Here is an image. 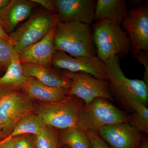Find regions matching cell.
<instances>
[{
	"instance_id": "6da1fadb",
	"label": "cell",
	"mask_w": 148,
	"mask_h": 148,
	"mask_svg": "<svg viewBox=\"0 0 148 148\" xmlns=\"http://www.w3.org/2000/svg\"><path fill=\"white\" fill-rule=\"evenodd\" d=\"M105 64L107 81L112 97L133 111L139 103L147 106L148 84L143 80L126 77L121 68L119 58L117 56H114Z\"/></svg>"
},
{
	"instance_id": "7a4b0ae2",
	"label": "cell",
	"mask_w": 148,
	"mask_h": 148,
	"mask_svg": "<svg viewBox=\"0 0 148 148\" xmlns=\"http://www.w3.org/2000/svg\"><path fill=\"white\" fill-rule=\"evenodd\" d=\"M54 48L72 57L95 56L92 29L90 25L77 22H61L56 25Z\"/></svg>"
},
{
	"instance_id": "3957f363",
	"label": "cell",
	"mask_w": 148,
	"mask_h": 148,
	"mask_svg": "<svg viewBox=\"0 0 148 148\" xmlns=\"http://www.w3.org/2000/svg\"><path fill=\"white\" fill-rule=\"evenodd\" d=\"M92 39L98 57L106 63L114 57L124 58L131 50L126 32L119 25L107 19L98 20L92 24Z\"/></svg>"
},
{
	"instance_id": "277c9868",
	"label": "cell",
	"mask_w": 148,
	"mask_h": 148,
	"mask_svg": "<svg viewBox=\"0 0 148 148\" xmlns=\"http://www.w3.org/2000/svg\"><path fill=\"white\" fill-rule=\"evenodd\" d=\"M129 115L108 100L96 98L80 111L76 127L85 132L98 134L103 127L128 123Z\"/></svg>"
},
{
	"instance_id": "5b68a950",
	"label": "cell",
	"mask_w": 148,
	"mask_h": 148,
	"mask_svg": "<svg viewBox=\"0 0 148 148\" xmlns=\"http://www.w3.org/2000/svg\"><path fill=\"white\" fill-rule=\"evenodd\" d=\"M84 105L80 98L69 95L62 101L40 103L36 114L46 125L64 130L76 127L80 111Z\"/></svg>"
},
{
	"instance_id": "8992f818",
	"label": "cell",
	"mask_w": 148,
	"mask_h": 148,
	"mask_svg": "<svg viewBox=\"0 0 148 148\" xmlns=\"http://www.w3.org/2000/svg\"><path fill=\"white\" fill-rule=\"evenodd\" d=\"M59 20L57 14L40 10L35 12L9 36L19 54L22 50L42 39Z\"/></svg>"
},
{
	"instance_id": "52a82bcc",
	"label": "cell",
	"mask_w": 148,
	"mask_h": 148,
	"mask_svg": "<svg viewBox=\"0 0 148 148\" xmlns=\"http://www.w3.org/2000/svg\"><path fill=\"white\" fill-rule=\"evenodd\" d=\"M63 73L71 82L68 95L76 96L82 100L84 104L90 103L96 98L113 101L108 81L99 79L84 72L72 73L65 71Z\"/></svg>"
},
{
	"instance_id": "ba28073f",
	"label": "cell",
	"mask_w": 148,
	"mask_h": 148,
	"mask_svg": "<svg viewBox=\"0 0 148 148\" xmlns=\"http://www.w3.org/2000/svg\"><path fill=\"white\" fill-rule=\"evenodd\" d=\"M35 108L32 100L16 92H8L0 103V130L6 137L21 118L32 113Z\"/></svg>"
},
{
	"instance_id": "9c48e42d",
	"label": "cell",
	"mask_w": 148,
	"mask_h": 148,
	"mask_svg": "<svg viewBox=\"0 0 148 148\" xmlns=\"http://www.w3.org/2000/svg\"><path fill=\"white\" fill-rule=\"evenodd\" d=\"M128 35L132 54L148 51V8L145 5L131 9L121 24Z\"/></svg>"
},
{
	"instance_id": "30bf717a",
	"label": "cell",
	"mask_w": 148,
	"mask_h": 148,
	"mask_svg": "<svg viewBox=\"0 0 148 148\" xmlns=\"http://www.w3.org/2000/svg\"><path fill=\"white\" fill-rule=\"evenodd\" d=\"M51 65L56 69L72 72H84L99 79L107 80L106 64L98 56L72 57L64 51H55Z\"/></svg>"
},
{
	"instance_id": "8fae6325",
	"label": "cell",
	"mask_w": 148,
	"mask_h": 148,
	"mask_svg": "<svg viewBox=\"0 0 148 148\" xmlns=\"http://www.w3.org/2000/svg\"><path fill=\"white\" fill-rule=\"evenodd\" d=\"M59 21L77 22L90 25L94 21L96 1L51 0Z\"/></svg>"
},
{
	"instance_id": "7c38bea8",
	"label": "cell",
	"mask_w": 148,
	"mask_h": 148,
	"mask_svg": "<svg viewBox=\"0 0 148 148\" xmlns=\"http://www.w3.org/2000/svg\"><path fill=\"white\" fill-rule=\"evenodd\" d=\"M98 135L112 148H139L144 138L128 123L107 125Z\"/></svg>"
},
{
	"instance_id": "4fadbf2b",
	"label": "cell",
	"mask_w": 148,
	"mask_h": 148,
	"mask_svg": "<svg viewBox=\"0 0 148 148\" xmlns=\"http://www.w3.org/2000/svg\"><path fill=\"white\" fill-rule=\"evenodd\" d=\"M56 24L42 39L24 49L19 53L18 58L21 64H36L51 68L52 57L55 51L53 36Z\"/></svg>"
},
{
	"instance_id": "5bb4252c",
	"label": "cell",
	"mask_w": 148,
	"mask_h": 148,
	"mask_svg": "<svg viewBox=\"0 0 148 148\" xmlns=\"http://www.w3.org/2000/svg\"><path fill=\"white\" fill-rule=\"evenodd\" d=\"M37 4L26 0H12L0 10V23L5 32L9 35L18 24L27 20Z\"/></svg>"
},
{
	"instance_id": "9a60e30c",
	"label": "cell",
	"mask_w": 148,
	"mask_h": 148,
	"mask_svg": "<svg viewBox=\"0 0 148 148\" xmlns=\"http://www.w3.org/2000/svg\"><path fill=\"white\" fill-rule=\"evenodd\" d=\"M21 64L26 76L35 79L47 86L62 88L69 92L71 82L63 73H61L51 68H47L38 64L28 63Z\"/></svg>"
},
{
	"instance_id": "2e32d148",
	"label": "cell",
	"mask_w": 148,
	"mask_h": 148,
	"mask_svg": "<svg viewBox=\"0 0 148 148\" xmlns=\"http://www.w3.org/2000/svg\"><path fill=\"white\" fill-rule=\"evenodd\" d=\"M21 89L29 99L41 101L42 103L62 101L69 96L67 90L47 86L32 77H28L26 84Z\"/></svg>"
},
{
	"instance_id": "e0dca14e",
	"label": "cell",
	"mask_w": 148,
	"mask_h": 148,
	"mask_svg": "<svg viewBox=\"0 0 148 148\" xmlns=\"http://www.w3.org/2000/svg\"><path fill=\"white\" fill-rule=\"evenodd\" d=\"M128 14L124 0H98L95 6L94 20L107 19L120 26Z\"/></svg>"
},
{
	"instance_id": "ac0fdd59",
	"label": "cell",
	"mask_w": 148,
	"mask_h": 148,
	"mask_svg": "<svg viewBox=\"0 0 148 148\" xmlns=\"http://www.w3.org/2000/svg\"><path fill=\"white\" fill-rule=\"evenodd\" d=\"M28 79V77L23 72L18 55L14 58L5 73L0 77V89L6 90L22 89Z\"/></svg>"
},
{
	"instance_id": "d6986e66",
	"label": "cell",
	"mask_w": 148,
	"mask_h": 148,
	"mask_svg": "<svg viewBox=\"0 0 148 148\" xmlns=\"http://www.w3.org/2000/svg\"><path fill=\"white\" fill-rule=\"evenodd\" d=\"M45 125L42 119L33 113L22 117L15 125L10 135L6 137L11 138L18 135L30 134L36 135Z\"/></svg>"
},
{
	"instance_id": "ffe728a7",
	"label": "cell",
	"mask_w": 148,
	"mask_h": 148,
	"mask_svg": "<svg viewBox=\"0 0 148 148\" xmlns=\"http://www.w3.org/2000/svg\"><path fill=\"white\" fill-rule=\"evenodd\" d=\"M59 138L64 145L71 148H92L91 142L86 133L76 127L64 130Z\"/></svg>"
},
{
	"instance_id": "44dd1931",
	"label": "cell",
	"mask_w": 148,
	"mask_h": 148,
	"mask_svg": "<svg viewBox=\"0 0 148 148\" xmlns=\"http://www.w3.org/2000/svg\"><path fill=\"white\" fill-rule=\"evenodd\" d=\"M35 136L36 148H61L58 134L53 127L45 125Z\"/></svg>"
},
{
	"instance_id": "7402d4cb",
	"label": "cell",
	"mask_w": 148,
	"mask_h": 148,
	"mask_svg": "<svg viewBox=\"0 0 148 148\" xmlns=\"http://www.w3.org/2000/svg\"><path fill=\"white\" fill-rule=\"evenodd\" d=\"M134 112L129 116L128 123L139 131L148 133V109L142 103L135 106Z\"/></svg>"
},
{
	"instance_id": "603a6c76",
	"label": "cell",
	"mask_w": 148,
	"mask_h": 148,
	"mask_svg": "<svg viewBox=\"0 0 148 148\" xmlns=\"http://www.w3.org/2000/svg\"><path fill=\"white\" fill-rule=\"evenodd\" d=\"M18 54L11 43L0 38V70L6 71L14 58Z\"/></svg>"
},
{
	"instance_id": "cb8c5ba5",
	"label": "cell",
	"mask_w": 148,
	"mask_h": 148,
	"mask_svg": "<svg viewBox=\"0 0 148 148\" xmlns=\"http://www.w3.org/2000/svg\"><path fill=\"white\" fill-rule=\"evenodd\" d=\"M12 138L13 148H35L36 147L35 135L25 134Z\"/></svg>"
},
{
	"instance_id": "d4e9b609",
	"label": "cell",
	"mask_w": 148,
	"mask_h": 148,
	"mask_svg": "<svg viewBox=\"0 0 148 148\" xmlns=\"http://www.w3.org/2000/svg\"><path fill=\"white\" fill-rule=\"evenodd\" d=\"M90 139L92 148H112L97 134L85 132Z\"/></svg>"
},
{
	"instance_id": "484cf974",
	"label": "cell",
	"mask_w": 148,
	"mask_h": 148,
	"mask_svg": "<svg viewBox=\"0 0 148 148\" xmlns=\"http://www.w3.org/2000/svg\"><path fill=\"white\" fill-rule=\"evenodd\" d=\"M135 57L138 59L140 64H143L145 66V72L144 74L143 80L148 84V53L147 51H141L135 56Z\"/></svg>"
},
{
	"instance_id": "4316f807",
	"label": "cell",
	"mask_w": 148,
	"mask_h": 148,
	"mask_svg": "<svg viewBox=\"0 0 148 148\" xmlns=\"http://www.w3.org/2000/svg\"><path fill=\"white\" fill-rule=\"evenodd\" d=\"M31 1L42 6L49 12H57L56 9L53 5L51 0H30Z\"/></svg>"
},
{
	"instance_id": "83f0119b",
	"label": "cell",
	"mask_w": 148,
	"mask_h": 148,
	"mask_svg": "<svg viewBox=\"0 0 148 148\" xmlns=\"http://www.w3.org/2000/svg\"><path fill=\"white\" fill-rule=\"evenodd\" d=\"M0 148H13L12 138H5L1 140Z\"/></svg>"
},
{
	"instance_id": "f1b7e54d",
	"label": "cell",
	"mask_w": 148,
	"mask_h": 148,
	"mask_svg": "<svg viewBox=\"0 0 148 148\" xmlns=\"http://www.w3.org/2000/svg\"><path fill=\"white\" fill-rule=\"evenodd\" d=\"M0 38H3L7 40L9 42L11 43L13 46L14 45V42L13 40L11 38L10 36L5 32L1 23H0Z\"/></svg>"
},
{
	"instance_id": "f546056e",
	"label": "cell",
	"mask_w": 148,
	"mask_h": 148,
	"mask_svg": "<svg viewBox=\"0 0 148 148\" xmlns=\"http://www.w3.org/2000/svg\"><path fill=\"white\" fill-rule=\"evenodd\" d=\"M139 148H148V140L147 138H144Z\"/></svg>"
},
{
	"instance_id": "4dcf8cb0",
	"label": "cell",
	"mask_w": 148,
	"mask_h": 148,
	"mask_svg": "<svg viewBox=\"0 0 148 148\" xmlns=\"http://www.w3.org/2000/svg\"><path fill=\"white\" fill-rule=\"evenodd\" d=\"M10 1V0H0V10L7 5Z\"/></svg>"
},
{
	"instance_id": "1f68e13d",
	"label": "cell",
	"mask_w": 148,
	"mask_h": 148,
	"mask_svg": "<svg viewBox=\"0 0 148 148\" xmlns=\"http://www.w3.org/2000/svg\"><path fill=\"white\" fill-rule=\"evenodd\" d=\"M6 137V136L4 134L3 132L0 130V141Z\"/></svg>"
},
{
	"instance_id": "d6a6232c",
	"label": "cell",
	"mask_w": 148,
	"mask_h": 148,
	"mask_svg": "<svg viewBox=\"0 0 148 148\" xmlns=\"http://www.w3.org/2000/svg\"><path fill=\"white\" fill-rule=\"evenodd\" d=\"M8 92L7 90H3V89H0V96H2V95H4L7 92Z\"/></svg>"
},
{
	"instance_id": "836d02e7",
	"label": "cell",
	"mask_w": 148,
	"mask_h": 148,
	"mask_svg": "<svg viewBox=\"0 0 148 148\" xmlns=\"http://www.w3.org/2000/svg\"><path fill=\"white\" fill-rule=\"evenodd\" d=\"M64 148H71L69 147L66 145H64Z\"/></svg>"
},
{
	"instance_id": "e575fe53",
	"label": "cell",
	"mask_w": 148,
	"mask_h": 148,
	"mask_svg": "<svg viewBox=\"0 0 148 148\" xmlns=\"http://www.w3.org/2000/svg\"><path fill=\"white\" fill-rule=\"evenodd\" d=\"M4 95H5V94H4ZM3 95H2V96H0V103H1V99H2V96H3Z\"/></svg>"
}]
</instances>
